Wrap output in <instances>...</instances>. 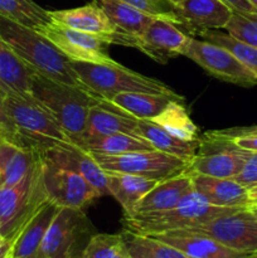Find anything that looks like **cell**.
<instances>
[{"mask_svg": "<svg viewBox=\"0 0 257 258\" xmlns=\"http://www.w3.org/2000/svg\"><path fill=\"white\" fill-rule=\"evenodd\" d=\"M30 95L57 120L73 143L83 136L90 108L101 103V98L87 88L50 80L33 70Z\"/></svg>", "mask_w": 257, "mask_h": 258, "instance_id": "cell-1", "label": "cell"}, {"mask_svg": "<svg viewBox=\"0 0 257 258\" xmlns=\"http://www.w3.org/2000/svg\"><path fill=\"white\" fill-rule=\"evenodd\" d=\"M0 37L30 70L50 80L86 88L71 67V60L38 30L0 15Z\"/></svg>", "mask_w": 257, "mask_h": 258, "instance_id": "cell-2", "label": "cell"}, {"mask_svg": "<svg viewBox=\"0 0 257 258\" xmlns=\"http://www.w3.org/2000/svg\"><path fill=\"white\" fill-rule=\"evenodd\" d=\"M248 208H227L209 204L203 197L193 188L181 198L179 204L173 209L156 213L134 214L123 217V231L139 234V236H155L176 229L191 228L199 224L207 223L218 217L234 213L239 209Z\"/></svg>", "mask_w": 257, "mask_h": 258, "instance_id": "cell-3", "label": "cell"}, {"mask_svg": "<svg viewBox=\"0 0 257 258\" xmlns=\"http://www.w3.org/2000/svg\"><path fill=\"white\" fill-rule=\"evenodd\" d=\"M71 67L87 90L101 100H111L122 92H145L164 95L183 102V96L174 92L168 85L155 78L146 77L121 64L105 66L71 60Z\"/></svg>", "mask_w": 257, "mask_h": 258, "instance_id": "cell-4", "label": "cell"}, {"mask_svg": "<svg viewBox=\"0 0 257 258\" xmlns=\"http://www.w3.org/2000/svg\"><path fill=\"white\" fill-rule=\"evenodd\" d=\"M3 90L5 107L27 149L43 153L70 140L57 120L33 96Z\"/></svg>", "mask_w": 257, "mask_h": 258, "instance_id": "cell-5", "label": "cell"}, {"mask_svg": "<svg viewBox=\"0 0 257 258\" xmlns=\"http://www.w3.org/2000/svg\"><path fill=\"white\" fill-rule=\"evenodd\" d=\"M40 156L23 180L0 189V234L13 242L37 212L48 203Z\"/></svg>", "mask_w": 257, "mask_h": 258, "instance_id": "cell-6", "label": "cell"}, {"mask_svg": "<svg viewBox=\"0 0 257 258\" xmlns=\"http://www.w3.org/2000/svg\"><path fill=\"white\" fill-rule=\"evenodd\" d=\"M91 229L82 209L59 208L45 232L37 258H81Z\"/></svg>", "mask_w": 257, "mask_h": 258, "instance_id": "cell-7", "label": "cell"}, {"mask_svg": "<svg viewBox=\"0 0 257 258\" xmlns=\"http://www.w3.org/2000/svg\"><path fill=\"white\" fill-rule=\"evenodd\" d=\"M105 171L126 173L161 181L188 170L189 161L159 150L134 151L121 155L90 153Z\"/></svg>", "mask_w": 257, "mask_h": 258, "instance_id": "cell-8", "label": "cell"}, {"mask_svg": "<svg viewBox=\"0 0 257 258\" xmlns=\"http://www.w3.org/2000/svg\"><path fill=\"white\" fill-rule=\"evenodd\" d=\"M251 153L239 148L231 139L208 131L203 138H199L198 150L189 161L186 171L213 178H234Z\"/></svg>", "mask_w": 257, "mask_h": 258, "instance_id": "cell-9", "label": "cell"}, {"mask_svg": "<svg viewBox=\"0 0 257 258\" xmlns=\"http://www.w3.org/2000/svg\"><path fill=\"white\" fill-rule=\"evenodd\" d=\"M196 62L208 75L242 87L257 86V75L242 64L231 52L207 40L191 37L184 54Z\"/></svg>", "mask_w": 257, "mask_h": 258, "instance_id": "cell-10", "label": "cell"}, {"mask_svg": "<svg viewBox=\"0 0 257 258\" xmlns=\"http://www.w3.org/2000/svg\"><path fill=\"white\" fill-rule=\"evenodd\" d=\"M40 156L43 183L49 202L59 208L83 209L91 202L100 198V194L90 183L76 171L55 165Z\"/></svg>", "mask_w": 257, "mask_h": 258, "instance_id": "cell-11", "label": "cell"}, {"mask_svg": "<svg viewBox=\"0 0 257 258\" xmlns=\"http://www.w3.org/2000/svg\"><path fill=\"white\" fill-rule=\"evenodd\" d=\"M185 229L206 234L234 251L257 254V217L249 208Z\"/></svg>", "mask_w": 257, "mask_h": 258, "instance_id": "cell-12", "label": "cell"}, {"mask_svg": "<svg viewBox=\"0 0 257 258\" xmlns=\"http://www.w3.org/2000/svg\"><path fill=\"white\" fill-rule=\"evenodd\" d=\"M38 32L48 38L70 60L105 66L117 64L106 52V47L110 45V43L102 37L71 29L54 22Z\"/></svg>", "mask_w": 257, "mask_h": 258, "instance_id": "cell-13", "label": "cell"}, {"mask_svg": "<svg viewBox=\"0 0 257 258\" xmlns=\"http://www.w3.org/2000/svg\"><path fill=\"white\" fill-rule=\"evenodd\" d=\"M191 37L181 32L178 25L161 18H154L145 32L136 40L135 48L155 62H168L170 58L183 55Z\"/></svg>", "mask_w": 257, "mask_h": 258, "instance_id": "cell-14", "label": "cell"}, {"mask_svg": "<svg viewBox=\"0 0 257 258\" xmlns=\"http://www.w3.org/2000/svg\"><path fill=\"white\" fill-rule=\"evenodd\" d=\"M39 154L43 158L54 163L55 165L71 169L82 175L100 194V197L110 194L107 189V178H106L105 170L101 168L100 164L88 151L83 150L73 141H65Z\"/></svg>", "mask_w": 257, "mask_h": 258, "instance_id": "cell-15", "label": "cell"}, {"mask_svg": "<svg viewBox=\"0 0 257 258\" xmlns=\"http://www.w3.org/2000/svg\"><path fill=\"white\" fill-rule=\"evenodd\" d=\"M179 27L194 35L206 30L224 29L233 10L221 0H184L174 5Z\"/></svg>", "mask_w": 257, "mask_h": 258, "instance_id": "cell-16", "label": "cell"}, {"mask_svg": "<svg viewBox=\"0 0 257 258\" xmlns=\"http://www.w3.org/2000/svg\"><path fill=\"white\" fill-rule=\"evenodd\" d=\"M154 238L168 243L175 248L180 249L191 258H254L257 254L243 253L228 248L224 244L219 243L216 239L190 231V229H176V231L165 232L155 234Z\"/></svg>", "mask_w": 257, "mask_h": 258, "instance_id": "cell-17", "label": "cell"}, {"mask_svg": "<svg viewBox=\"0 0 257 258\" xmlns=\"http://www.w3.org/2000/svg\"><path fill=\"white\" fill-rule=\"evenodd\" d=\"M100 7L116 27L111 44L135 48L136 40L141 37L155 17L140 12L120 0H97Z\"/></svg>", "mask_w": 257, "mask_h": 258, "instance_id": "cell-18", "label": "cell"}, {"mask_svg": "<svg viewBox=\"0 0 257 258\" xmlns=\"http://www.w3.org/2000/svg\"><path fill=\"white\" fill-rule=\"evenodd\" d=\"M49 15L57 24L102 37L110 44L116 33V27L108 19L97 0H93L80 8L49 12Z\"/></svg>", "mask_w": 257, "mask_h": 258, "instance_id": "cell-19", "label": "cell"}, {"mask_svg": "<svg viewBox=\"0 0 257 258\" xmlns=\"http://www.w3.org/2000/svg\"><path fill=\"white\" fill-rule=\"evenodd\" d=\"M189 174L191 188L212 206L227 208L249 207L248 189L233 178H213L197 173Z\"/></svg>", "mask_w": 257, "mask_h": 258, "instance_id": "cell-20", "label": "cell"}, {"mask_svg": "<svg viewBox=\"0 0 257 258\" xmlns=\"http://www.w3.org/2000/svg\"><path fill=\"white\" fill-rule=\"evenodd\" d=\"M171 101L178 100L154 93L122 92L108 101L101 100L100 106L138 120H153L168 107Z\"/></svg>", "mask_w": 257, "mask_h": 258, "instance_id": "cell-21", "label": "cell"}, {"mask_svg": "<svg viewBox=\"0 0 257 258\" xmlns=\"http://www.w3.org/2000/svg\"><path fill=\"white\" fill-rule=\"evenodd\" d=\"M59 207L45 203L12 242L7 258H37L44 234Z\"/></svg>", "mask_w": 257, "mask_h": 258, "instance_id": "cell-22", "label": "cell"}, {"mask_svg": "<svg viewBox=\"0 0 257 258\" xmlns=\"http://www.w3.org/2000/svg\"><path fill=\"white\" fill-rule=\"evenodd\" d=\"M191 188L190 174L188 171L174 178L165 179L156 183L149 193L139 202L135 214L156 213L173 209L179 204L184 196ZM131 217V216H130Z\"/></svg>", "mask_w": 257, "mask_h": 258, "instance_id": "cell-23", "label": "cell"}, {"mask_svg": "<svg viewBox=\"0 0 257 258\" xmlns=\"http://www.w3.org/2000/svg\"><path fill=\"white\" fill-rule=\"evenodd\" d=\"M108 193L121 204L123 217L135 214L139 202L156 185L158 181L126 173L105 171Z\"/></svg>", "mask_w": 257, "mask_h": 258, "instance_id": "cell-24", "label": "cell"}, {"mask_svg": "<svg viewBox=\"0 0 257 258\" xmlns=\"http://www.w3.org/2000/svg\"><path fill=\"white\" fill-rule=\"evenodd\" d=\"M112 134H130V135L139 136L138 118L113 112L100 105L91 107L88 111L87 121H86L85 133L80 140L100 138V136L112 135Z\"/></svg>", "mask_w": 257, "mask_h": 258, "instance_id": "cell-25", "label": "cell"}, {"mask_svg": "<svg viewBox=\"0 0 257 258\" xmlns=\"http://www.w3.org/2000/svg\"><path fill=\"white\" fill-rule=\"evenodd\" d=\"M39 159V153L9 143L0 145V189L13 186L28 175Z\"/></svg>", "mask_w": 257, "mask_h": 258, "instance_id": "cell-26", "label": "cell"}, {"mask_svg": "<svg viewBox=\"0 0 257 258\" xmlns=\"http://www.w3.org/2000/svg\"><path fill=\"white\" fill-rule=\"evenodd\" d=\"M138 135L151 144L155 150L178 156L190 161L198 150V141H185L175 138L170 133L151 120H138Z\"/></svg>", "mask_w": 257, "mask_h": 258, "instance_id": "cell-27", "label": "cell"}, {"mask_svg": "<svg viewBox=\"0 0 257 258\" xmlns=\"http://www.w3.org/2000/svg\"><path fill=\"white\" fill-rule=\"evenodd\" d=\"M30 70L0 37V86L17 95L30 97Z\"/></svg>", "mask_w": 257, "mask_h": 258, "instance_id": "cell-28", "label": "cell"}, {"mask_svg": "<svg viewBox=\"0 0 257 258\" xmlns=\"http://www.w3.org/2000/svg\"><path fill=\"white\" fill-rule=\"evenodd\" d=\"M75 144L88 153L102 154V155H121L134 151L155 150L145 139L130 134H112L100 138L83 139Z\"/></svg>", "mask_w": 257, "mask_h": 258, "instance_id": "cell-29", "label": "cell"}, {"mask_svg": "<svg viewBox=\"0 0 257 258\" xmlns=\"http://www.w3.org/2000/svg\"><path fill=\"white\" fill-rule=\"evenodd\" d=\"M0 15L35 30L53 22L49 12L33 0H0Z\"/></svg>", "mask_w": 257, "mask_h": 258, "instance_id": "cell-30", "label": "cell"}, {"mask_svg": "<svg viewBox=\"0 0 257 258\" xmlns=\"http://www.w3.org/2000/svg\"><path fill=\"white\" fill-rule=\"evenodd\" d=\"M151 121L181 140H199L198 127L189 117L186 108L179 101H171L168 107Z\"/></svg>", "mask_w": 257, "mask_h": 258, "instance_id": "cell-31", "label": "cell"}, {"mask_svg": "<svg viewBox=\"0 0 257 258\" xmlns=\"http://www.w3.org/2000/svg\"><path fill=\"white\" fill-rule=\"evenodd\" d=\"M122 234L133 258H191L180 249L154 237L139 236L127 231H123Z\"/></svg>", "mask_w": 257, "mask_h": 258, "instance_id": "cell-32", "label": "cell"}, {"mask_svg": "<svg viewBox=\"0 0 257 258\" xmlns=\"http://www.w3.org/2000/svg\"><path fill=\"white\" fill-rule=\"evenodd\" d=\"M199 37L204 38V40L211 42L219 47L226 48L228 52H231L242 64L246 66L248 70L257 75V48L252 45L246 44L241 40L236 39L228 33H223L219 29L206 30L202 33Z\"/></svg>", "mask_w": 257, "mask_h": 258, "instance_id": "cell-33", "label": "cell"}, {"mask_svg": "<svg viewBox=\"0 0 257 258\" xmlns=\"http://www.w3.org/2000/svg\"><path fill=\"white\" fill-rule=\"evenodd\" d=\"M81 258H133L122 233H98L91 236Z\"/></svg>", "mask_w": 257, "mask_h": 258, "instance_id": "cell-34", "label": "cell"}, {"mask_svg": "<svg viewBox=\"0 0 257 258\" xmlns=\"http://www.w3.org/2000/svg\"><path fill=\"white\" fill-rule=\"evenodd\" d=\"M224 29L236 39L257 48V14L233 12Z\"/></svg>", "mask_w": 257, "mask_h": 258, "instance_id": "cell-35", "label": "cell"}, {"mask_svg": "<svg viewBox=\"0 0 257 258\" xmlns=\"http://www.w3.org/2000/svg\"><path fill=\"white\" fill-rule=\"evenodd\" d=\"M140 12L155 18H161L179 27V20L174 10V5L169 0H120Z\"/></svg>", "mask_w": 257, "mask_h": 258, "instance_id": "cell-36", "label": "cell"}, {"mask_svg": "<svg viewBox=\"0 0 257 258\" xmlns=\"http://www.w3.org/2000/svg\"><path fill=\"white\" fill-rule=\"evenodd\" d=\"M0 140L4 141V143L17 145L19 148L27 149L22 138H20L19 133H18L17 127H15L14 122H13L9 113H8L7 107H5L4 90H3L2 86H0Z\"/></svg>", "mask_w": 257, "mask_h": 258, "instance_id": "cell-37", "label": "cell"}, {"mask_svg": "<svg viewBox=\"0 0 257 258\" xmlns=\"http://www.w3.org/2000/svg\"><path fill=\"white\" fill-rule=\"evenodd\" d=\"M233 179L247 189L257 183V153H251L242 170Z\"/></svg>", "mask_w": 257, "mask_h": 258, "instance_id": "cell-38", "label": "cell"}, {"mask_svg": "<svg viewBox=\"0 0 257 258\" xmlns=\"http://www.w3.org/2000/svg\"><path fill=\"white\" fill-rule=\"evenodd\" d=\"M212 133L218 136H222V138L231 139V140L232 139L243 138V136H257V125L223 128V130H214Z\"/></svg>", "mask_w": 257, "mask_h": 258, "instance_id": "cell-39", "label": "cell"}, {"mask_svg": "<svg viewBox=\"0 0 257 258\" xmlns=\"http://www.w3.org/2000/svg\"><path fill=\"white\" fill-rule=\"evenodd\" d=\"M228 5L233 12L247 13V14H257V9L249 3V0H221Z\"/></svg>", "mask_w": 257, "mask_h": 258, "instance_id": "cell-40", "label": "cell"}, {"mask_svg": "<svg viewBox=\"0 0 257 258\" xmlns=\"http://www.w3.org/2000/svg\"><path fill=\"white\" fill-rule=\"evenodd\" d=\"M232 140L239 148L246 149V150L252 151V153H257V136H243V138L232 139Z\"/></svg>", "mask_w": 257, "mask_h": 258, "instance_id": "cell-41", "label": "cell"}, {"mask_svg": "<svg viewBox=\"0 0 257 258\" xmlns=\"http://www.w3.org/2000/svg\"><path fill=\"white\" fill-rule=\"evenodd\" d=\"M10 246H12V242L5 239L4 237L0 234V258H7Z\"/></svg>", "mask_w": 257, "mask_h": 258, "instance_id": "cell-42", "label": "cell"}, {"mask_svg": "<svg viewBox=\"0 0 257 258\" xmlns=\"http://www.w3.org/2000/svg\"><path fill=\"white\" fill-rule=\"evenodd\" d=\"M248 199L249 207L253 206V204H257V183L248 188Z\"/></svg>", "mask_w": 257, "mask_h": 258, "instance_id": "cell-43", "label": "cell"}, {"mask_svg": "<svg viewBox=\"0 0 257 258\" xmlns=\"http://www.w3.org/2000/svg\"><path fill=\"white\" fill-rule=\"evenodd\" d=\"M169 2H170L173 5H176V4H179V3L184 2V0H169Z\"/></svg>", "mask_w": 257, "mask_h": 258, "instance_id": "cell-44", "label": "cell"}, {"mask_svg": "<svg viewBox=\"0 0 257 258\" xmlns=\"http://www.w3.org/2000/svg\"><path fill=\"white\" fill-rule=\"evenodd\" d=\"M249 3H251V4L257 9V0H249Z\"/></svg>", "mask_w": 257, "mask_h": 258, "instance_id": "cell-45", "label": "cell"}, {"mask_svg": "<svg viewBox=\"0 0 257 258\" xmlns=\"http://www.w3.org/2000/svg\"><path fill=\"white\" fill-rule=\"evenodd\" d=\"M249 209H251V208H249ZM251 211H252V213H253L254 216L257 217V209H251Z\"/></svg>", "mask_w": 257, "mask_h": 258, "instance_id": "cell-46", "label": "cell"}, {"mask_svg": "<svg viewBox=\"0 0 257 258\" xmlns=\"http://www.w3.org/2000/svg\"><path fill=\"white\" fill-rule=\"evenodd\" d=\"M248 208H251V209H257V204H253V206L248 207Z\"/></svg>", "mask_w": 257, "mask_h": 258, "instance_id": "cell-47", "label": "cell"}, {"mask_svg": "<svg viewBox=\"0 0 257 258\" xmlns=\"http://www.w3.org/2000/svg\"><path fill=\"white\" fill-rule=\"evenodd\" d=\"M2 143H4V141H2V140H0V145H2Z\"/></svg>", "mask_w": 257, "mask_h": 258, "instance_id": "cell-48", "label": "cell"}, {"mask_svg": "<svg viewBox=\"0 0 257 258\" xmlns=\"http://www.w3.org/2000/svg\"><path fill=\"white\" fill-rule=\"evenodd\" d=\"M254 258H257V257H254Z\"/></svg>", "mask_w": 257, "mask_h": 258, "instance_id": "cell-49", "label": "cell"}]
</instances>
